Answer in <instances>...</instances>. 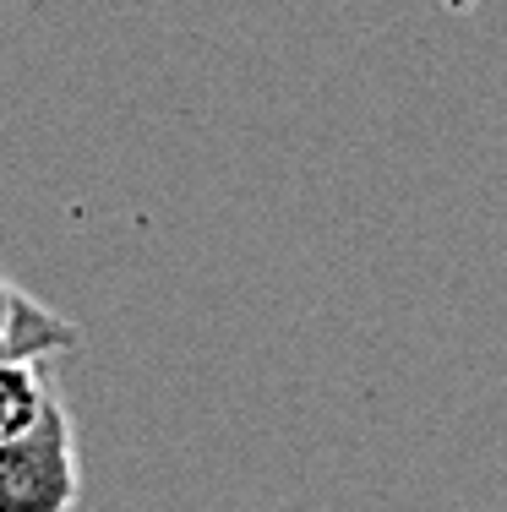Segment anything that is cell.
Instances as JSON below:
<instances>
[{
  "label": "cell",
  "instance_id": "6da1fadb",
  "mask_svg": "<svg viewBox=\"0 0 507 512\" xmlns=\"http://www.w3.org/2000/svg\"><path fill=\"white\" fill-rule=\"evenodd\" d=\"M77 485V436L55 398L33 431L0 442V512H71Z\"/></svg>",
  "mask_w": 507,
  "mask_h": 512
},
{
  "label": "cell",
  "instance_id": "7a4b0ae2",
  "mask_svg": "<svg viewBox=\"0 0 507 512\" xmlns=\"http://www.w3.org/2000/svg\"><path fill=\"white\" fill-rule=\"evenodd\" d=\"M0 327L11 333L17 355L33 360V365H39L44 355H60V349H71V344L82 338L60 311H50L44 300H33V295H22L17 284H6V278H0Z\"/></svg>",
  "mask_w": 507,
  "mask_h": 512
},
{
  "label": "cell",
  "instance_id": "3957f363",
  "mask_svg": "<svg viewBox=\"0 0 507 512\" xmlns=\"http://www.w3.org/2000/svg\"><path fill=\"white\" fill-rule=\"evenodd\" d=\"M55 404V393L44 387L39 365L17 360V365H0V442L33 431L44 420V409Z\"/></svg>",
  "mask_w": 507,
  "mask_h": 512
}]
</instances>
